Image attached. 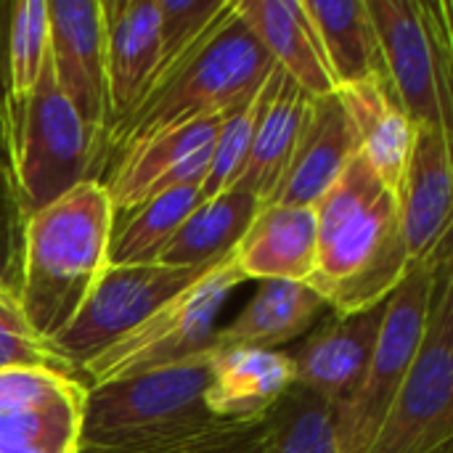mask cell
<instances>
[{
  "mask_svg": "<svg viewBox=\"0 0 453 453\" xmlns=\"http://www.w3.org/2000/svg\"><path fill=\"white\" fill-rule=\"evenodd\" d=\"M231 8H234V0H157V11H159V66H157L151 88Z\"/></svg>",
  "mask_w": 453,
  "mask_h": 453,
  "instance_id": "obj_30",
  "label": "cell"
},
{
  "mask_svg": "<svg viewBox=\"0 0 453 453\" xmlns=\"http://www.w3.org/2000/svg\"><path fill=\"white\" fill-rule=\"evenodd\" d=\"M316 212L313 207L265 204L234 250L236 268L250 281L308 284L316 273Z\"/></svg>",
  "mask_w": 453,
  "mask_h": 453,
  "instance_id": "obj_18",
  "label": "cell"
},
{
  "mask_svg": "<svg viewBox=\"0 0 453 453\" xmlns=\"http://www.w3.org/2000/svg\"><path fill=\"white\" fill-rule=\"evenodd\" d=\"M3 151L24 218L85 180H101L106 170L104 143L61 96L50 64L27 98L8 101Z\"/></svg>",
  "mask_w": 453,
  "mask_h": 453,
  "instance_id": "obj_5",
  "label": "cell"
},
{
  "mask_svg": "<svg viewBox=\"0 0 453 453\" xmlns=\"http://www.w3.org/2000/svg\"><path fill=\"white\" fill-rule=\"evenodd\" d=\"M446 244H451V239L441 244L433 260L414 263L388 297L369 369L358 390L342 406H337V453H369L372 449L419 350L435 265Z\"/></svg>",
  "mask_w": 453,
  "mask_h": 453,
  "instance_id": "obj_9",
  "label": "cell"
},
{
  "mask_svg": "<svg viewBox=\"0 0 453 453\" xmlns=\"http://www.w3.org/2000/svg\"><path fill=\"white\" fill-rule=\"evenodd\" d=\"M236 5V0H234ZM273 72V61L231 8L106 135V167L135 143L199 119L234 114Z\"/></svg>",
  "mask_w": 453,
  "mask_h": 453,
  "instance_id": "obj_4",
  "label": "cell"
},
{
  "mask_svg": "<svg viewBox=\"0 0 453 453\" xmlns=\"http://www.w3.org/2000/svg\"><path fill=\"white\" fill-rule=\"evenodd\" d=\"M8 24H11V3L0 0V149L5 141V114L11 101V74H8Z\"/></svg>",
  "mask_w": 453,
  "mask_h": 453,
  "instance_id": "obj_33",
  "label": "cell"
},
{
  "mask_svg": "<svg viewBox=\"0 0 453 453\" xmlns=\"http://www.w3.org/2000/svg\"><path fill=\"white\" fill-rule=\"evenodd\" d=\"M324 308H329L326 300L308 284L260 281L247 308L228 326L215 332L212 348L279 350L305 334Z\"/></svg>",
  "mask_w": 453,
  "mask_h": 453,
  "instance_id": "obj_22",
  "label": "cell"
},
{
  "mask_svg": "<svg viewBox=\"0 0 453 453\" xmlns=\"http://www.w3.org/2000/svg\"><path fill=\"white\" fill-rule=\"evenodd\" d=\"M11 369H45L74 377L80 369L72 366L48 340L37 334H19L0 329V372Z\"/></svg>",
  "mask_w": 453,
  "mask_h": 453,
  "instance_id": "obj_32",
  "label": "cell"
},
{
  "mask_svg": "<svg viewBox=\"0 0 453 453\" xmlns=\"http://www.w3.org/2000/svg\"><path fill=\"white\" fill-rule=\"evenodd\" d=\"M50 48V19L45 0H16L11 3L8 24V74H11V98H27L45 64Z\"/></svg>",
  "mask_w": 453,
  "mask_h": 453,
  "instance_id": "obj_28",
  "label": "cell"
},
{
  "mask_svg": "<svg viewBox=\"0 0 453 453\" xmlns=\"http://www.w3.org/2000/svg\"><path fill=\"white\" fill-rule=\"evenodd\" d=\"M388 80L419 127L451 133V5L425 0H366Z\"/></svg>",
  "mask_w": 453,
  "mask_h": 453,
  "instance_id": "obj_8",
  "label": "cell"
},
{
  "mask_svg": "<svg viewBox=\"0 0 453 453\" xmlns=\"http://www.w3.org/2000/svg\"><path fill=\"white\" fill-rule=\"evenodd\" d=\"M308 101L311 96L303 88H297L279 66H273L268 77V98L260 111L255 138L242 167V175L234 186L236 191L252 194L260 202V207H265L273 199L289 167Z\"/></svg>",
  "mask_w": 453,
  "mask_h": 453,
  "instance_id": "obj_21",
  "label": "cell"
},
{
  "mask_svg": "<svg viewBox=\"0 0 453 453\" xmlns=\"http://www.w3.org/2000/svg\"><path fill=\"white\" fill-rule=\"evenodd\" d=\"M236 16L279 66L308 96L337 90L321 42L300 0H236Z\"/></svg>",
  "mask_w": 453,
  "mask_h": 453,
  "instance_id": "obj_19",
  "label": "cell"
},
{
  "mask_svg": "<svg viewBox=\"0 0 453 453\" xmlns=\"http://www.w3.org/2000/svg\"><path fill=\"white\" fill-rule=\"evenodd\" d=\"M257 210L260 202L252 194L236 188L199 202L165 247L159 263L194 268L228 257L247 234Z\"/></svg>",
  "mask_w": 453,
  "mask_h": 453,
  "instance_id": "obj_24",
  "label": "cell"
},
{
  "mask_svg": "<svg viewBox=\"0 0 453 453\" xmlns=\"http://www.w3.org/2000/svg\"><path fill=\"white\" fill-rule=\"evenodd\" d=\"M247 438H250V435H247Z\"/></svg>",
  "mask_w": 453,
  "mask_h": 453,
  "instance_id": "obj_37",
  "label": "cell"
},
{
  "mask_svg": "<svg viewBox=\"0 0 453 453\" xmlns=\"http://www.w3.org/2000/svg\"><path fill=\"white\" fill-rule=\"evenodd\" d=\"M226 260V257H223ZM220 263V260H218ZM210 265H109L77 316L48 342L77 369L104 348L149 321L162 305L196 284Z\"/></svg>",
  "mask_w": 453,
  "mask_h": 453,
  "instance_id": "obj_10",
  "label": "cell"
},
{
  "mask_svg": "<svg viewBox=\"0 0 453 453\" xmlns=\"http://www.w3.org/2000/svg\"><path fill=\"white\" fill-rule=\"evenodd\" d=\"M50 48L48 64L61 96L80 119L104 143L106 154V72H104V24L101 0H53L48 3Z\"/></svg>",
  "mask_w": 453,
  "mask_h": 453,
  "instance_id": "obj_12",
  "label": "cell"
},
{
  "mask_svg": "<svg viewBox=\"0 0 453 453\" xmlns=\"http://www.w3.org/2000/svg\"><path fill=\"white\" fill-rule=\"evenodd\" d=\"M226 117L199 119L157 133L119 154L111 165V175L104 180L114 215H125L151 196L180 186L202 188L212 141Z\"/></svg>",
  "mask_w": 453,
  "mask_h": 453,
  "instance_id": "obj_11",
  "label": "cell"
},
{
  "mask_svg": "<svg viewBox=\"0 0 453 453\" xmlns=\"http://www.w3.org/2000/svg\"><path fill=\"white\" fill-rule=\"evenodd\" d=\"M106 135L146 98L159 66L157 0H101Z\"/></svg>",
  "mask_w": 453,
  "mask_h": 453,
  "instance_id": "obj_14",
  "label": "cell"
},
{
  "mask_svg": "<svg viewBox=\"0 0 453 453\" xmlns=\"http://www.w3.org/2000/svg\"><path fill=\"white\" fill-rule=\"evenodd\" d=\"M0 284H3V281H0Z\"/></svg>",
  "mask_w": 453,
  "mask_h": 453,
  "instance_id": "obj_36",
  "label": "cell"
},
{
  "mask_svg": "<svg viewBox=\"0 0 453 453\" xmlns=\"http://www.w3.org/2000/svg\"><path fill=\"white\" fill-rule=\"evenodd\" d=\"M433 453H453V443H446V446H441L438 451H433Z\"/></svg>",
  "mask_w": 453,
  "mask_h": 453,
  "instance_id": "obj_35",
  "label": "cell"
},
{
  "mask_svg": "<svg viewBox=\"0 0 453 453\" xmlns=\"http://www.w3.org/2000/svg\"><path fill=\"white\" fill-rule=\"evenodd\" d=\"M271 77V74H268ZM268 98V80L263 82V88L247 101L242 104L234 114H228L212 141V151H210V167L202 183V202L220 196L226 191H231L242 175V167L247 162L252 138H255V127L260 119V111L265 106Z\"/></svg>",
  "mask_w": 453,
  "mask_h": 453,
  "instance_id": "obj_29",
  "label": "cell"
},
{
  "mask_svg": "<svg viewBox=\"0 0 453 453\" xmlns=\"http://www.w3.org/2000/svg\"><path fill=\"white\" fill-rule=\"evenodd\" d=\"M316 273L308 281L334 313L385 303L411 268L398 202L358 151L313 204Z\"/></svg>",
  "mask_w": 453,
  "mask_h": 453,
  "instance_id": "obj_2",
  "label": "cell"
},
{
  "mask_svg": "<svg viewBox=\"0 0 453 453\" xmlns=\"http://www.w3.org/2000/svg\"><path fill=\"white\" fill-rule=\"evenodd\" d=\"M212 353V350H210ZM207 356L88 388L77 453H218L263 419H218L204 406Z\"/></svg>",
  "mask_w": 453,
  "mask_h": 453,
  "instance_id": "obj_1",
  "label": "cell"
},
{
  "mask_svg": "<svg viewBox=\"0 0 453 453\" xmlns=\"http://www.w3.org/2000/svg\"><path fill=\"white\" fill-rule=\"evenodd\" d=\"M88 388L77 377H66L45 369H11L0 372V406L50 403L85 393Z\"/></svg>",
  "mask_w": 453,
  "mask_h": 453,
  "instance_id": "obj_31",
  "label": "cell"
},
{
  "mask_svg": "<svg viewBox=\"0 0 453 453\" xmlns=\"http://www.w3.org/2000/svg\"><path fill=\"white\" fill-rule=\"evenodd\" d=\"M385 303L358 313H334L321 324L300 350L289 353L295 385L321 395L334 409L342 406L358 390L369 369Z\"/></svg>",
  "mask_w": 453,
  "mask_h": 453,
  "instance_id": "obj_16",
  "label": "cell"
},
{
  "mask_svg": "<svg viewBox=\"0 0 453 453\" xmlns=\"http://www.w3.org/2000/svg\"><path fill=\"white\" fill-rule=\"evenodd\" d=\"M202 202L199 186H180L151 196L135 210L114 218L109 265H149L159 263L165 247L183 220Z\"/></svg>",
  "mask_w": 453,
  "mask_h": 453,
  "instance_id": "obj_25",
  "label": "cell"
},
{
  "mask_svg": "<svg viewBox=\"0 0 453 453\" xmlns=\"http://www.w3.org/2000/svg\"><path fill=\"white\" fill-rule=\"evenodd\" d=\"M242 281L247 279L231 252L196 284L162 305L149 321L82 364L80 372L90 382L88 388L133 380L207 356L215 345L218 313Z\"/></svg>",
  "mask_w": 453,
  "mask_h": 453,
  "instance_id": "obj_7",
  "label": "cell"
},
{
  "mask_svg": "<svg viewBox=\"0 0 453 453\" xmlns=\"http://www.w3.org/2000/svg\"><path fill=\"white\" fill-rule=\"evenodd\" d=\"M268 453H337V409L292 385L265 414Z\"/></svg>",
  "mask_w": 453,
  "mask_h": 453,
  "instance_id": "obj_27",
  "label": "cell"
},
{
  "mask_svg": "<svg viewBox=\"0 0 453 453\" xmlns=\"http://www.w3.org/2000/svg\"><path fill=\"white\" fill-rule=\"evenodd\" d=\"M85 393L29 406H0V453H77Z\"/></svg>",
  "mask_w": 453,
  "mask_h": 453,
  "instance_id": "obj_26",
  "label": "cell"
},
{
  "mask_svg": "<svg viewBox=\"0 0 453 453\" xmlns=\"http://www.w3.org/2000/svg\"><path fill=\"white\" fill-rule=\"evenodd\" d=\"M292 385L295 364L284 350L212 348L204 406L218 419H263Z\"/></svg>",
  "mask_w": 453,
  "mask_h": 453,
  "instance_id": "obj_17",
  "label": "cell"
},
{
  "mask_svg": "<svg viewBox=\"0 0 453 453\" xmlns=\"http://www.w3.org/2000/svg\"><path fill=\"white\" fill-rule=\"evenodd\" d=\"M337 90L388 74L366 0H300Z\"/></svg>",
  "mask_w": 453,
  "mask_h": 453,
  "instance_id": "obj_23",
  "label": "cell"
},
{
  "mask_svg": "<svg viewBox=\"0 0 453 453\" xmlns=\"http://www.w3.org/2000/svg\"><path fill=\"white\" fill-rule=\"evenodd\" d=\"M358 154V135L340 93L311 96L289 167L268 204L313 207Z\"/></svg>",
  "mask_w": 453,
  "mask_h": 453,
  "instance_id": "obj_15",
  "label": "cell"
},
{
  "mask_svg": "<svg viewBox=\"0 0 453 453\" xmlns=\"http://www.w3.org/2000/svg\"><path fill=\"white\" fill-rule=\"evenodd\" d=\"M8 234H11V228H8V215H5V210L0 207V281H3V271H5V265H8V260H11V242H8Z\"/></svg>",
  "mask_w": 453,
  "mask_h": 453,
  "instance_id": "obj_34",
  "label": "cell"
},
{
  "mask_svg": "<svg viewBox=\"0 0 453 453\" xmlns=\"http://www.w3.org/2000/svg\"><path fill=\"white\" fill-rule=\"evenodd\" d=\"M395 202L411 265L433 260L441 244L451 239V133L417 125L411 157Z\"/></svg>",
  "mask_w": 453,
  "mask_h": 453,
  "instance_id": "obj_13",
  "label": "cell"
},
{
  "mask_svg": "<svg viewBox=\"0 0 453 453\" xmlns=\"http://www.w3.org/2000/svg\"><path fill=\"white\" fill-rule=\"evenodd\" d=\"M114 207L101 180H85L24 218L16 297L42 340L61 332L109 268Z\"/></svg>",
  "mask_w": 453,
  "mask_h": 453,
  "instance_id": "obj_3",
  "label": "cell"
},
{
  "mask_svg": "<svg viewBox=\"0 0 453 453\" xmlns=\"http://www.w3.org/2000/svg\"><path fill=\"white\" fill-rule=\"evenodd\" d=\"M453 443V255L443 247L411 369L369 453H433Z\"/></svg>",
  "mask_w": 453,
  "mask_h": 453,
  "instance_id": "obj_6",
  "label": "cell"
},
{
  "mask_svg": "<svg viewBox=\"0 0 453 453\" xmlns=\"http://www.w3.org/2000/svg\"><path fill=\"white\" fill-rule=\"evenodd\" d=\"M358 135V151L377 178L398 199L411 157L417 125L403 111L388 74H377L337 90Z\"/></svg>",
  "mask_w": 453,
  "mask_h": 453,
  "instance_id": "obj_20",
  "label": "cell"
}]
</instances>
